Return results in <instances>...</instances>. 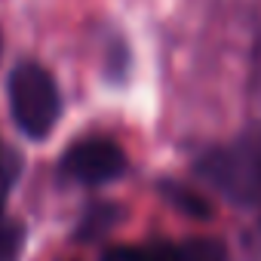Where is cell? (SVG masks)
<instances>
[{"instance_id":"6da1fadb","label":"cell","mask_w":261,"mask_h":261,"mask_svg":"<svg viewBox=\"0 0 261 261\" xmlns=\"http://www.w3.org/2000/svg\"><path fill=\"white\" fill-rule=\"evenodd\" d=\"M197 172L227 200L261 212V139L218 148L197 163Z\"/></svg>"},{"instance_id":"7a4b0ae2","label":"cell","mask_w":261,"mask_h":261,"mask_svg":"<svg viewBox=\"0 0 261 261\" xmlns=\"http://www.w3.org/2000/svg\"><path fill=\"white\" fill-rule=\"evenodd\" d=\"M10 111L28 139H46L62 114V95L53 74L37 62H22L10 74Z\"/></svg>"},{"instance_id":"3957f363","label":"cell","mask_w":261,"mask_h":261,"mask_svg":"<svg viewBox=\"0 0 261 261\" xmlns=\"http://www.w3.org/2000/svg\"><path fill=\"white\" fill-rule=\"evenodd\" d=\"M62 172L80 185H105L126 172V154L114 139L86 136L65 151Z\"/></svg>"},{"instance_id":"277c9868","label":"cell","mask_w":261,"mask_h":261,"mask_svg":"<svg viewBox=\"0 0 261 261\" xmlns=\"http://www.w3.org/2000/svg\"><path fill=\"white\" fill-rule=\"evenodd\" d=\"M101 261H227V249L221 240L194 237L185 243H145V246H114L101 255Z\"/></svg>"},{"instance_id":"5b68a950","label":"cell","mask_w":261,"mask_h":261,"mask_svg":"<svg viewBox=\"0 0 261 261\" xmlns=\"http://www.w3.org/2000/svg\"><path fill=\"white\" fill-rule=\"evenodd\" d=\"M120 215H123L120 206L98 203V206H92V209L83 212V221H80V227H77V237H80V240H98V237H105V233L117 224Z\"/></svg>"},{"instance_id":"8992f818","label":"cell","mask_w":261,"mask_h":261,"mask_svg":"<svg viewBox=\"0 0 261 261\" xmlns=\"http://www.w3.org/2000/svg\"><path fill=\"white\" fill-rule=\"evenodd\" d=\"M19 172H22V154L10 142L0 139V212H4L7 197L19 181Z\"/></svg>"},{"instance_id":"52a82bcc","label":"cell","mask_w":261,"mask_h":261,"mask_svg":"<svg viewBox=\"0 0 261 261\" xmlns=\"http://www.w3.org/2000/svg\"><path fill=\"white\" fill-rule=\"evenodd\" d=\"M25 246V227L19 221L0 218V261H19Z\"/></svg>"},{"instance_id":"ba28073f","label":"cell","mask_w":261,"mask_h":261,"mask_svg":"<svg viewBox=\"0 0 261 261\" xmlns=\"http://www.w3.org/2000/svg\"><path fill=\"white\" fill-rule=\"evenodd\" d=\"M163 194L178 206V209H185V212H191V215H209V203L203 200V197H197L194 191H188V188H178V185H163Z\"/></svg>"}]
</instances>
